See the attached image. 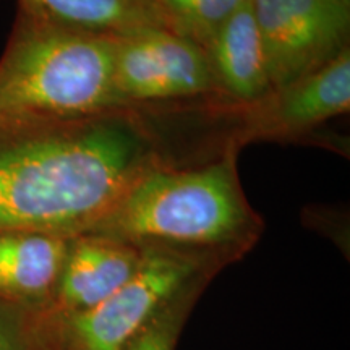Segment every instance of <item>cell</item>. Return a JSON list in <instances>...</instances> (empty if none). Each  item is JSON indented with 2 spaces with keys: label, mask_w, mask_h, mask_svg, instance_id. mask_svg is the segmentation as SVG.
Returning a JSON list of instances; mask_svg holds the SVG:
<instances>
[{
  "label": "cell",
  "mask_w": 350,
  "mask_h": 350,
  "mask_svg": "<svg viewBox=\"0 0 350 350\" xmlns=\"http://www.w3.org/2000/svg\"><path fill=\"white\" fill-rule=\"evenodd\" d=\"M273 93L349 47L350 7L340 0H252Z\"/></svg>",
  "instance_id": "8992f818"
},
{
  "label": "cell",
  "mask_w": 350,
  "mask_h": 350,
  "mask_svg": "<svg viewBox=\"0 0 350 350\" xmlns=\"http://www.w3.org/2000/svg\"><path fill=\"white\" fill-rule=\"evenodd\" d=\"M201 294L183 297L161 314L139 338L124 350H175L188 317Z\"/></svg>",
  "instance_id": "4fadbf2b"
},
{
  "label": "cell",
  "mask_w": 350,
  "mask_h": 350,
  "mask_svg": "<svg viewBox=\"0 0 350 350\" xmlns=\"http://www.w3.org/2000/svg\"><path fill=\"white\" fill-rule=\"evenodd\" d=\"M143 253L138 247L104 235L72 237L49 301L55 321L85 313L111 297L138 269Z\"/></svg>",
  "instance_id": "ba28073f"
},
{
  "label": "cell",
  "mask_w": 350,
  "mask_h": 350,
  "mask_svg": "<svg viewBox=\"0 0 350 350\" xmlns=\"http://www.w3.org/2000/svg\"><path fill=\"white\" fill-rule=\"evenodd\" d=\"M230 142L211 163L177 167L164 163L139 175L117 204L86 234L165 250L224 269L242 260L265 232L245 195Z\"/></svg>",
  "instance_id": "7a4b0ae2"
},
{
  "label": "cell",
  "mask_w": 350,
  "mask_h": 350,
  "mask_svg": "<svg viewBox=\"0 0 350 350\" xmlns=\"http://www.w3.org/2000/svg\"><path fill=\"white\" fill-rule=\"evenodd\" d=\"M116 39L18 5L0 57V130L125 111L113 93Z\"/></svg>",
  "instance_id": "3957f363"
},
{
  "label": "cell",
  "mask_w": 350,
  "mask_h": 350,
  "mask_svg": "<svg viewBox=\"0 0 350 350\" xmlns=\"http://www.w3.org/2000/svg\"><path fill=\"white\" fill-rule=\"evenodd\" d=\"M143 252L138 269L111 297L57 323L62 350H124L183 297L203 294L221 271L178 253Z\"/></svg>",
  "instance_id": "277c9868"
},
{
  "label": "cell",
  "mask_w": 350,
  "mask_h": 350,
  "mask_svg": "<svg viewBox=\"0 0 350 350\" xmlns=\"http://www.w3.org/2000/svg\"><path fill=\"white\" fill-rule=\"evenodd\" d=\"M70 240L46 232H0V297L21 304H49Z\"/></svg>",
  "instance_id": "30bf717a"
},
{
  "label": "cell",
  "mask_w": 350,
  "mask_h": 350,
  "mask_svg": "<svg viewBox=\"0 0 350 350\" xmlns=\"http://www.w3.org/2000/svg\"><path fill=\"white\" fill-rule=\"evenodd\" d=\"M340 2L344 3V5H347V7H350V0H340Z\"/></svg>",
  "instance_id": "9a60e30c"
},
{
  "label": "cell",
  "mask_w": 350,
  "mask_h": 350,
  "mask_svg": "<svg viewBox=\"0 0 350 350\" xmlns=\"http://www.w3.org/2000/svg\"><path fill=\"white\" fill-rule=\"evenodd\" d=\"M18 5L54 23L111 38L170 29L157 0H18Z\"/></svg>",
  "instance_id": "8fae6325"
},
{
  "label": "cell",
  "mask_w": 350,
  "mask_h": 350,
  "mask_svg": "<svg viewBox=\"0 0 350 350\" xmlns=\"http://www.w3.org/2000/svg\"><path fill=\"white\" fill-rule=\"evenodd\" d=\"M245 0H157L174 33L208 51L222 25Z\"/></svg>",
  "instance_id": "7c38bea8"
},
{
  "label": "cell",
  "mask_w": 350,
  "mask_h": 350,
  "mask_svg": "<svg viewBox=\"0 0 350 350\" xmlns=\"http://www.w3.org/2000/svg\"><path fill=\"white\" fill-rule=\"evenodd\" d=\"M142 109L0 130V232L77 237L169 163Z\"/></svg>",
  "instance_id": "6da1fadb"
},
{
  "label": "cell",
  "mask_w": 350,
  "mask_h": 350,
  "mask_svg": "<svg viewBox=\"0 0 350 350\" xmlns=\"http://www.w3.org/2000/svg\"><path fill=\"white\" fill-rule=\"evenodd\" d=\"M113 93L124 109L142 111L203 98L219 103L208 52L170 29H144L116 39Z\"/></svg>",
  "instance_id": "5b68a950"
},
{
  "label": "cell",
  "mask_w": 350,
  "mask_h": 350,
  "mask_svg": "<svg viewBox=\"0 0 350 350\" xmlns=\"http://www.w3.org/2000/svg\"><path fill=\"white\" fill-rule=\"evenodd\" d=\"M0 350H23L20 339L13 334L10 326L2 321V318H0Z\"/></svg>",
  "instance_id": "5bb4252c"
},
{
  "label": "cell",
  "mask_w": 350,
  "mask_h": 350,
  "mask_svg": "<svg viewBox=\"0 0 350 350\" xmlns=\"http://www.w3.org/2000/svg\"><path fill=\"white\" fill-rule=\"evenodd\" d=\"M206 52L224 107L247 109L273 94L252 0L222 25Z\"/></svg>",
  "instance_id": "9c48e42d"
},
{
  "label": "cell",
  "mask_w": 350,
  "mask_h": 350,
  "mask_svg": "<svg viewBox=\"0 0 350 350\" xmlns=\"http://www.w3.org/2000/svg\"><path fill=\"white\" fill-rule=\"evenodd\" d=\"M350 109V49L275 91L247 111L248 122L235 143L253 138H279L304 133L323 122L344 116Z\"/></svg>",
  "instance_id": "52a82bcc"
}]
</instances>
